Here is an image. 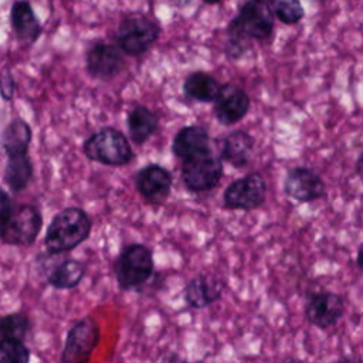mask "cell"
<instances>
[{"label": "cell", "instance_id": "1", "mask_svg": "<svg viewBox=\"0 0 363 363\" xmlns=\"http://www.w3.org/2000/svg\"><path fill=\"white\" fill-rule=\"evenodd\" d=\"M274 17L269 0H247L228 24L227 34L231 48L228 54L231 58L241 55L248 41L269 38L274 31Z\"/></svg>", "mask_w": 363, "mask_h": 363}, {"label": "cell", "instance_id": "2", "mask_svg": "<svg viewBox=\"0 0 363 363\" xmlns=\"http://www.w3.org/2000/svg\"><path fill=\"white\" fill-rule=\"evenodd\" d=\"M92 228L89 216L79 207H68L52 217L47 227L44 244L50 254H62L84 242Z\"/></svg>", "mask_w": 363, "mask_h": 363}, {"label": "cell", "instance_id": "3", "mask_svg": "<svg viewBox=\"0 0 363 363\" xmlns=\"http://www.w3.org/2000/svg\"><path fill=\"white\" fill-rule=\"evenodd\" d=\"M82 149L89 160L105 166H125L135 156L126 136L112 126L92 133L84 142Z\"/></svg>", "mask_w": 363, "mask_h": 363}, {"label": "cell", "instance_id": "4", "mask_svg": "<svg viewBox=\"0 0 363 363\" xmlns=\"http://www.w3.org/2000/svg\"><path fill=\"white\" fill-rule=\"evenodd\" d=\"M153 254L143 244L126 245L113 264L118 285L123 291L139 288L153 274Z\"/></svg>", "mask_w": 363, "mask_h": 363}, {"label": "cell", "instance_id": "5", "mask_svg": "<svg viewBox=\"0 0 363 363\" xmlns=\"http://www.w3.org/2000/svg\"><path fill=\"white\" fill-rule=\"evenodd\" d=\"M160 27L147 16L133 13L126 16L118 26L116 44L122 52L140 57L159 40Z\"/></svg>", "mask_w": 363, "mask_h": 363}, {"label": "cell", "instance_id": "6", "mask_svg": "<svg viewBox=\"0 0 363 363\" xmlns=\"http://www.w3.org/2000/svg\"><path fill=\"white\" fill-rule=\"evenodd\" d=\"M223 177V160L211 153H200L183 160L182 179L187 190L201 193L213 190Z\"/></svg>", "mask_w": 363, "mask_h": 363}, {"label": "cell", "instance_id": "7", "mask_svg": "<svg viewBox=\"0 0 363 363\" xmlns=\"http://www.w3.org/2000/svg\"><path fill=\"white\" fill-rule=\"evenodd\" d=\"M101 339L99 325L94 318L78 320L65 339L61 363H88Z\"/></svg>", "mask_w": 363, "mask_h": 363}, {"label": "cell", "instance_id": "8", "mask_svg": "<svg viewBox=\"0 0 363 363\" xmlns=\"http://www.w3.org/2000/svg\"><path fill=\"white\" fill-rule=\"evenodd\" d=\"M41 227L43 217L34 206H14L1 234L0 242L9 245H30L37 240Z\"/></svg>", "mask_w": 363, "mask_h": 363}, {"label": "cell", "instance_id": "9", "mask_svg": "<svg viewBox=\"0 0 363 363\" xmlns=\"http://www.w3.org/2000/svg\"><path fill=\"white\" fill-rule=\"evenodd\" d=\"M267 197V183L259 173H250L234 180L223 194V203L230 210L251 211L261 207Z\"/></svg>", "mask_w": 363, "mask_h": 363}, {"label": "cell", "instance_id": "10", "mask_svg": "<svg viewBox=\"0 0 363 363\" xmlns=\"http://www.w3.org/2000/svg\"><path fill=\"white\" fill-rule=\"evenodd\" d=\"M85 67L92 78L109 81L125 68V60L118 45L96 41L85 52Z\"/></svg>", "mask_w": 363, "mask_h": 363}, {"label": "cell", "instance_id": "11", "mask_svg": "<svg viewBox=\"0 0 363 363\" xmlns=\"http://www.w3.org/2000/svg\"><path fill=\"white\" fill-rule=\"evenodd\" d=\"M345 303L340 295L335 292L311 294L305 306L308 322L319 329H328L343 316Z\"/></svg>", "mask_w": 363, "mask_h": 363}, {"label": "cell", "instance_id": "12", "mask_svg": "<svg viewBox=\"0 0 363 363\" xmlns=\"http://www.w3.org/2000/svg\"><path fill=\"white\" fill-rule=\"evenodd\" d=\"M284 191L288 197L301 201H315L326 194L322 177L308 167H294L288 172L284 182Z\"/></svg>", "mask_w": 363, "mask_h": 363}, {"label": "cell", "instance_id": "13", "mask_svg": "<svg viewBox=\"0 0 363 363\" xmlns=\"http://www.w3.org/2000/svg\"><path fill=\"white\" fill-rule=\"evenodd\" d=\"M250 109V96L235 84H224L214 99L216 119L224 125L231 126L240 122Z\"/></svg>", "mask_w": 363, "mask_h": 363}, {"label": "cell", "instance_id": "14", "mask_svg": "<svg viewBox=\"0 0 363 363\" xmlns=\"http://www.w3.org/2000/svg\"><path fill=\"white\" fill-rule=\"evenodd\" d=\"M172 174L170 172L156 163L142 167L135 176V184L140 196L152 204L163 203L172 190Z\"/></svg>", "mask_w": 363, "mask_h": 363}, {"label": "cell", "instance_id": "15", "mask_svg": "<svg viewBox=\"0 0 363 363\" xmlns=\"http://www.w3.org/2000/svg\"><path fill=\"white\" fill-rule=\"evenodd\" d=\"M224 291V282L210 274L193 277L184 288V301L193 309H204L217 302Z\"/></svg>", "mask_w": 363, "mask_h": 363}, {"label": "cell", "instance_id": "16", "mask_svg": "<svg viewBox=\"0 0 363 363\" xmlns=\"http://www.w3.org/2000/svg\"><path fill=\"white\" fill-rule=\"evenodd\" d=\"M10 21L17 41L23 45L34 44L41 35L43 27L27 0H16L13 3Z\"/></svg>", "mask_w": 363, "mask_h": 363}, {"label": "cell", "instance_id": "17", "mask_svg": "<svg viewBox=\"0 0 363 363\" xmlns=\"http://www.w3.org/2000/svg\"><path fill=\"white\" fill-rule=\"evenodd\" d=\"M210 149V135L206 128L200 125H190L182 128L173 138L172 152L176 157L189 159Z\"/></svg>", "mask_w": 363, "mask_h": 363}, {"label": "cell", "instance_id": "18", "mask_svg": "<svg viewBox=\"0 0 363 363\" xmlns=\"http://www.w3.org/2000/svg\"><path fill=\"white\" fill-rule=\"evenodd\" d=\"M254 143L255 140L248 132L242 129L233 130L221 142L220 159L237 169L244 167L252 156Z\"/></svg>", "mask_w": 363, "mask_h": 363}, {"label": "cell", "instance_id": "19", "mask_svg": "<svg viewBox=\"0 0 363 363\" xmlns=\"http://www.w3.org/2000/svg\"><path fill=\"white\" fill-rule=\"evenodd\" d=\"M33 138L30 125L21 119L16 118L10 121L0 133V147L4 150L6 156L26 155L28 153V146Z\"/></svg>", "mask_w": 363, "mask_h": 363}, {"label": "cell", "instance_id": "20", "mask_svg": "<svg viewBox=\"0 0 363 363\" xmlns=\"http://www.w3.org/2000/svg\"><path fill=\"white\" fill-rule=\"evenodd\" d=\"M128 130L133 143L143 145L159 126L157 115L145 105L133 106L128 113Z\"/></svg>", "mask_w": 363, "mask_h": 363}, {"label": "cell", "instance_id": "21", "mask_svg": "<svg viewBox=\"0 0 363 363\" xmlns=\"http://www.w3.org/2000/svg\"><path fill=\"white\" fill-rule=\"evenodd\" d=\"M218 81L208 72L194 71L184 78L183 92L187 98L199 102H214L218 91Z\"/></svg>", "mask_w": 363, "mask_h": 363}, {"label": "cell", "instance_id": "22", "mask_svg": "<svg viewBox=\"0 0 363 363\" xmlns=\"http://www.w3.org/2000/svg\"><path fill=\"white\" fill-rule=\"evenodd\" d=\"M3 177L6 184L13 191L24 190L33 177V163L28 157V153L7 156Z\"/></svg>", "mask_w": 363, "mask_h": 363}, {"label": "cell", "instance_id": "23", "mask_svg": "<svg viewBox=\"0 0 363 363\" xmlns=\"http://www.w3.org/2000/svg\"><path fill=\"white\" fill-rule=\"evenodd\" d=\"M85 275V265L78 259H67L61 262L48 277L50 285L57 289L75 288Z\"/></svg>", "mask_w": 363, "mask_h": 363}, {"label": "cell", "instance_id": "24", "mask_svg": "<svg viewBox=\"0 0 363 363\" xmlns=\"http://www.w3.org/2000/svg\"><path fill=\"white\" fill-rule=\"evenodd\" d=\"M274 16L284 24H296L303 18L301 0H269Z\"/></svg>", "mask_w": 363, "mask_h": 363}, {"label": "cell", "instance_id": "25", "mask_svg": "<svg viewBox=\"0 0 363 363\" xmlns=\"http://www.w3.org/2000/svg\"><path fill=\"white\" fill-rule=\"evenodd\" d=\"M30 329V320L23 313H11L0 318V339H20L23 340Z\"/></svg>", "mask_w": 363, "mask_h": 363}, {"label": "cell", "instance_id": "26", "mask_svg": "<svg viewBox=\"0 0 363 363\" xmlns=\"http://www.w3.org/2000/svg\"><path fill=\"white\" fill-rule=\"evenodd\" d=\"M30 350L20 339H0V363H28Z\"/></svg>", "mask_w": 363, "mask_h": 363}, {"label": "cell", "instance_id": "27", "mask_svg": "<svg viewBox=\"0 0 363 363\" xmlns=\"http://www.w3.org/2000/svg\"><path fill=\"white\" fill-rule=\"evenodd\" d=\"M16 91V81L10 68H4L0 72V95L4 101H11Z\"/></svg>", "mask_w": 363, "mask_h": 363}, {"label": "cell", "instance_id": "28", "mask_svg": "<svg viewBox=\"0 0 363 363\" xmlns=\"http://www.w3.org/2000/svg\"><path fill=\"white\" fill-rule=\"evenodd\" d=\"M13 203L10 196L7 194L6 190H3L0 187V240H1V234L4 231V227L10 218V214L13 211Z\"/></svg>", "mask_w": 363, "mask_h": 363}, {"label": "cell", "instance_id": "29", "mask_svg": "<svg viewBox=\"0 0 363 363\" xmlns=\"http://www.w3.org/2000/svg\"><path fill=\"white\" fill-rule=\"evenodd\" d=\"M336 363H363V360L360 357H352V356H346L339 359Z\"/></svg>", "mask_w": 363, "mask_h": 363}, {"label": "cell", "instance_id": "30", "mask_svg": "<svg viewBox=\"0 0 363 363\" xmlns=\"http://www.w3.org/2000/svg\"><path fill=\"white\" fill-rule=\"evenodd\" d=\"M356 172L363 179V152L360 153V156H359V159L356 162Z\"/></svg>", "mask_w": 363, "mask_h": 363}, {"label": "cell", "instance_id": "31", "mask_svg": "<svg viewBox=\"0 0 363 363\" xmlns=\"http://www.w3.org/2000/svg\"><path fill=\"white\" fill-rule=\"evenodd\" d=\"M356 262H357V267L363 271V242L360 244L359 250H357V258H356Z\"/></svg>", "mask_w": 363, "mask_h": 363}, {"label": "cell", "instance_id": "32", "mask_svg": "<svg viewBox=\"0 0 363 363\" xmlns=\"http://www.w3.org/2000/svg\"><path fill=\"white\" fill-rule=\"evenodd\" d=\"M282 363H306V362L299 360V359H295V357H288V359H285Z\"/></svg>", "mask_w": 363, "mask_h": 363}, {"label": "cell", "instance_id": "33", "mask_svg": "<svg viewBox=\"0 0 363 363\" xmlns=\"http://www.w3.org/2000/svg\"><path fill=\"white\" fill-rule=\"evenodd\" d=\"M203 1L207 4H217V3H221L223 0H203Z\"/></svg>", "mask_w": 363, "mask_h": 363}]
</instances>
